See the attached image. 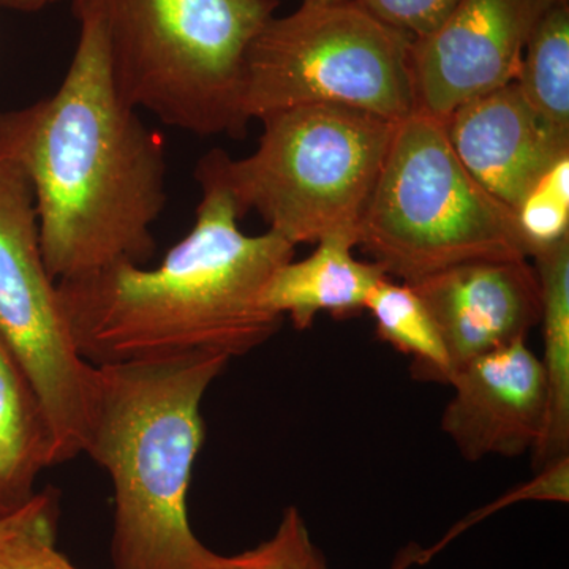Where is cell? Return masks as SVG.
Instances as JSON below:
<instances>
[{"label":"cell","mask_w":569,"mask_h":569,"mask_svg":"<svg viewBox=\"0 0 569 569\" xmlns=\"http://www.w3.org/2000/svg\"><path fill=\"white\" fill-rule=\"evenodd\" d=\"M73 11L80 36L58 91L0 112V159L31 183L56 282L149 263L152 227L167 206L163 142L116 88L102 10L73 0Z\"/></svg>","instance_id":"6da1fadb"},{"label":"cell","mask_w":569,"mask_h":569,"mask_svg":"<svg viewBox=\"0 0 569 569\" xmlns=\"http://www.w3.org/2000/svg\"><path fill=\"white\" fill-rule=\"evenodd\" d=\"M192 230L156 268L116 263L59 280L74 346L93 366L249 355L284 318L263 302L266 283L293 260L296 247L274 231L239 228L230 194L203 183Z\"/></svg>","instance_id":"7a4b0ae2"},{"label":"cell","mask_w":569,"mask_h":569,"mask_svg":"<svg viewBox=\"0 0 569 569\" xmlns=\"http://www.w3.org/2000/svg\"><path fill=\"white\" fill-rule=\"evenodd\" d=\"M230 359L197 355L96 366L82 452L111 479L114 569H213L187 493L206 430L201 402Z\"/></svg>","instance_id":"3957f363"},{"label":"cell","mask_w":569,"mask_h":569,"mask_svg":"<svg viewBox=\"0 0 569 569\" xmlns=\"http://www.w3.org/2000/svg\"><path fill=\"white\" fill-rule=\"evenodd\" d=\"M263 133L244 159L212 149L194 168L220 187L239 217L257 212L295 247L351 234L372 197L396 122L337 104H307L260 119Z\"/></svg>","instance_id":"277c9868"},{"label":"cell","mask_w":569,"mask_h":569,"mask_svg":"<svg viewBox=\"0 0 569 569\" xmlns=\"http://www.w3.org/2000/svg\"><path fill=\"white\" fill-rule=\"evenodd\" d=\"M96 2L112 78L130 107L197 137H244L247 51L279 0Z\"/></svg>","instance_id":"5b68a950"},{"label":"cell","mask_w":569,"mask_h":569,"mask_svg":"<svg viewBox=\"0 0 569 569\" xmlns=\"http://www.w3.org/2000/svg\"><path fill=\"white\" fill-rule=\"evenodd\" d=\"M356 247L410 284L473 261L530 258L516 212L460 163L447 122L419 110L396 122Z\"/></svg>","instance_id":"8992f818"},{"label":"cell","mask_w":569,"mask_h":569,"mask_svg":"<svg viewBox=\"0 0 569 569\" xmlns=\"http://www.w3.org/2000/svg\"><path fill=\"white\" fill-rule=\"evenodd\" d=\"M410 43L356 0L301 2L287 17L274 14L247 51V121L307 104L402 121L417 110Z\"/></svg>","instance_id":"52a82bcc"},{"label":"cell","mask_w":569,"mask_h":569,"mask_svg":"<svg viewBox=\"0 0 569 569\" xmlns=\"http://www.w3.org/2000/svg\"><path fill=\"white\" fill-rule=\"evenodd\" d=\"M0 339L20 362L58 437L62 463L82 455L96 366L74 346L41 253L31 183L0 159Z\"/></svg>","instance_id":"ba28073f"},{"label":"cell","mask_w":569,"mask_h":569,"mask_svg":"<svg viewBox=\"0 0 569 569\" xmlns=\"http://www.w3.org/2000/svg\"><path fill=\"white\" fill-rule=\"evenodd\" d=\"M559 0H459L432 32L411 40L417 110L447 121L460 104L518 81L527 41Z\"/></svg>","instance_id":"9c48e42d"},{"label":"cell","mask_w":569,"mask_h":569,"mask_svg":"<svg viewBox=\"0 0 569 569\" xmlns=\"http://www.w3.org/2000/svg\"><path fill=\"white\" fill-rule=\"evenodd\" d=\"M449 387L455 396L445 408L441 429L463 459L533 456L541 447L548 429V385L527 340L460 367Z\"/></svg>","instance_id":"30bf717a"},{"label":"cell","mask_w":569,"mask_h":569,"mask_svg":"<svg viewBox=\"0 0 569 569\" xmlns=\"http://www.w3.org/2000/svg\"><path fill=\"white\" fill-rule=\"evenodd\" d=\"M411 287L436 321L452 377L473 359L527 340L541 321V284L529 260L473 261Z\"/></svg>","instance_id":"8fae6325"},{"label":"cell","mask_w":569,"mask_h":569,"mask_svg":"<svg viewBox=\"0 0 569 569\" xmlns=\"http://www.w3.org/2000/svg\"><path fill=\"white\" fill-rule=\"evenodd\" d=\"M445 122L460 163L515 212L539 179L569 156V133L546 121L516 82L460 104Z\"/></svg>","instance_id":"7c38bea8"},{"label":"cell","mask_w":569,"mask_h":569,"mask_svg":"<svg viewBox=\"0 0 569 569\" xmlns=\"http://www.w3.org/2000/svg\"><path fill=\"white\" fill-rule=\"evenodd\" d=\"M317 244L305 260L280 266L264 288V306L290 318L298 331L312 328L321 312L335 318L366 312L373 288L388 277L380 266L355 257V236L332 234Z\"/></svg>","instance_id":"4fadbf2b"},{"label":"cell","mask_w":569,"mask_h":569,"mask_svg":"<svg viewBox=\"0 0 569 569\" xmlns=\"http://www.w3.org/2000/svg\"><path fill=\"white\" fill-rule=\"evenodd\" d=\"M59 463L61 449L50 417L0 339V519L24 507L43 470Z\"/></svg>","instance_id":"5bb4252c"},{"label":"cell","mask_w":569,"mask_h":569,"mask_svg":"<svg viewBox=\"0 0 569 569\" xmlns=\"http://www.w3.org/2000/svg\"><path fill=\"white\" fill-rule=\"evenodd\" d=\"M541 284V361L548 385V429L533 455L535 468L569 456V238L533 257Z\"/></svg>","instance_id":"9a60e30c"},{"label":"cell","mask_w":569,"mask_h":569,"mask_svg":"<svg viewBox=\"0 0 569 569\" xmlns=\"http://www.w3.org/2000/svg\"><path fill=\"white\" fill-rule=\"evenodd\" d=\"M377 336L411 358V376L419 381L449 385L452 366L436 321L415 288L385 277L366 305Z\"/></svg>","instance_id":"2e32d148"},{"label":"cell","mask_w":569,"mask_h":569,"mask_svg":"<svg viewBox=\"0 0 569 569\" xmlns=\"http://www.w3.org/2000/svg\"><path fill=\"white\" fill-rule=\"evenodd\" d=\"M516 84L546 121L569 133V2L550 3L535 24Z\"/></svg>","instance_id":"e0dca14e"},{"label":"cell","mask_w":569,"mask_h":569,"mask_svg":"<svg viewBox=\"0 0 569 569\" xmlns=\"http://www.w3.org/2000/svg\"><path fill=\"white\" fill-rule=\"evenodd\" d=\"M59 497L44 489L0 519V569H80L56 546Z\"/></svg>","instance_id":"ac0fdd59"},{"label":"cell","mask_w":569,"mask_h":569,"mask_svg":"<svg viewBox=\"0 0 569 569\" xmlns=\"http://www.w3.org/2000/svg\"><path fill=\"white\" fill-rule=\"evenodd\" d=\"M516 219L530 258L569 238V156L539 179L520 203Z\"/></svg>","instance_id":"d6986e66"},{"label":"cell","mask_w":569,"mask_h":569,"mask_svg":"<svg viewBox=\"0 0 569 569\" xmlns=\"http://www.w3.org/2000/svg\"><path fill=\"white\" fill-rule=\"evenodd\" d=\"M213 569H328L296 507L284 509L276 533L239 556H220Z\"/></svg>","instance_id":"ffe728a7"},{"label":"cell","mask_w":569,"mask_h":569,"mask_svg":"<svg viewBox=\"0 0 569 569\" xmlns=\"http://www.w3.org/2000/svg\"><path fill=\"white\" fill-rule=\"evenodd\" d=\"M569 498V456L553 460L548 466L539 468L538 477L527 485L518 486L511 492L505 493L503 497L492 501L486 508L478 509L473 515L467 516L466 519L456 523L451 530L448 531L447 537L441 539L438 545L429 550H422V560L432 559L437 552H440L449 541H452L463 531L473 527L475 523L481 522L489 516L496 515L501 509L511 507V505L519 503V501H559V503H568Z\"/></svg>","instance_id":"44dd1931"},{"label":"cell","mask_w":569,"mask_h":569,"mask_svg":"<svg viewBox=\"0 0 569 569\" xmlns=\"http://www.w3.org/2000/svg\"><path fill=\"white\" fill-rule=\"evenodd\" d=\"M378 20L411 40L432 32L459 0H356Z\"/></svg>","instance_id":"7402d4cb"},{"label":"cell","mask_w":569,"mask_h":569,"mask_svg":"<svg viewBox=\"0 0 569 569\" xmlns=\"http://www.w3.org/2000/svg\"><path fill=\"white\" fill-rule=\"evenodd\" d=\"M61 2V0H0V9L20 11V13H36L47 9L52 3Z\"/></svg>","instance_id":"603a6c76"},{"label":"cell","mask_w":569,"mask_h":569,"mask_svg":"<svg viewBox=\"0 0 569 569\" xmlns=\"http://www.w3.org/2000/svg\"><path fill=\"white\" fill-rule=\"evenodd\" d=\"M301 2L332 3V2H346V0H301Z\"/></svg>","instance_id":"cb8c5ba5"},{"label":"cell","mask_w":569,"mask_h":569,"mask_svg":"<svg viewBox=\"0 0 569 569\" xmlns=\"http://www.w3.org/2000/svg\"><path fill=\"white\" fill-rule=\"evenodd\" d=\"M559 2H569V0H559Z\"/></svg>","instance_id":"d4e9b609"}]
</instances>
